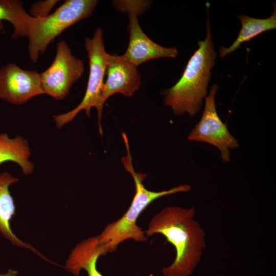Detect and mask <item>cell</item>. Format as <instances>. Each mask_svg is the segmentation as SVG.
Listing matches in <instances>:
<instances>
[{"label": "cell", "mask_w": 276, "mask_h": 276, "mask_svg": "<svg viewBox=\"0 0 276 276\" xmlns=\"http://www.w3.org/2000/svg\"><path fill=\"white\" fill-rule=\"evenodd\" d=\"M97 3L96 0H67L43 18H34L26 12L23 20L29 38L31 60L36 63L56 37L70 27L89 17Z\"/></svg>", "instance_id": "4"}, {"label": "cell", "mask_w": 276, "mask_h": 276, "mask_svg": "<svg viewBox=\"0 0 276 276\" xmlns=\"http://www.w3.org/2000/svg\"><path fill=\"white\" fill-rule=\"evenodd\" d=\"M241 24V28L239 34L229 47H221L219 50V56L225 57L228 54L234 52L240 45L248 41L259 34L276 28V9L274 6L272 14L266 18H256L246 15H238Z\"/></svg>", "instance_id": "13"}, {"label": "cell", "mask_w": 276, "mask_h": 276, "mask_svg": "<svg viewBox=\"0 0 276 276\" xmlns=\"http://www.w3.org/2000/svg\"><path fill=\"white\" fill-rule=\"evenodd\" d=\"M102 96L104 105L109 97L117 93L126 97L132 96L142 84L141 75L137 67L123 55L108 54Z\"/></svg>", "instance_id": "9"}, {"label": "cell", "mask_w": 276, "mask_h": 276, "mask_svg": "<svg viewBox=\"0 0 276 276\" xmlns=\"http://www.w3.org/2000/svg\"><path fill=\"white\" fill-rule=\"evenodd\" d=\"M194 208L169 206L150 221L146 237L160 234L175 250L173 263L162 269L164 276H190L200 262L205 248V233L195 219Z\"/></svg>", "instance_id": "1"}, {"label": "cell", "mask_w": 276, "mask_h": 276, "mask_svg": "<svg viewBox=\"0 0 276 276\" xmlns=\"http://www.w3.org/2000/svg\"><path fill=\"white\" fill-rule=\"evenodd\" d=\"M26 13L22 3L14 0L0 1V31L4 28L3 21L10 22L14 27L12 35L15 39L20 36H26L23 17Z\"/></svg>", "instance_id": "14"}, {"label": "cell", "mask_w": 276, "mask_h": 276, "mask_svg": "<svg viewBox=\"0 0 276 276\" xmlns=\"http://www.w3.org/2000/svg\"><path fill=\"white\" fill-rule=\"evenodd\" d=\"M198 44V49L189 59L179 80L161 92L165 105L177 116L187 113L194 117L199 112L207 94L211 71L216 58L208 21L206 37Z\"/></svg>", "instance_id": "2"}, {"label": "cell", "mask_w": 276, "mask_h": 276, "mask_svg": "<svg viewBox=\"0 0 276 276\" xmlns=\"http://www.w3.org/2000/svg\"><path fill=\"white\" fill-rule=\"evenodd\" d=\"M122 136L126 150V154L121 158L125 170L131 174L135 184V192L132 202L126 212L117 220L108 224L99 235L100 241L106 247L109 253L117 249L124 241L132 239L135 242L147 240L144 231L136 223L141 214L153 201L169 195L188 192L191 186L180 185L167 190L159 192L150 191L146 188L143 181L147 176L145 173L136 172L132 164L129 140L125 132Z\"/></svg>", "instance_id": "3"}, {"label": "cell", "mask_w": 276, "mask_h": 276, "mask_svg": "<svg viewBox=\"0 0 276 276\" xmlns=\"http://www.w3.org/2000/svg\"><path fill=\"white\" fill-rule=\"evenodd\" d=\"M129 24V42L124 56L137 67L141 64L159 58H176L178 55L176 48H166L152 41L141 29L137 16L128 14Z\"/></svg>", "instance_id": "10"}, {"label": "cell", "mask_w": 276, "mask_h": 276, "mask_svg": "<svg viewBox=\"0 0 276 276\" xmlns=\"http://www.w3.org/2000/svg\"><path fill=\"white\" fill-rule=\"evenodd\" d=\"M217 89L216 84L210 88L208 96L205 98L201 118L189 134L188 140L215 146L220 151L222 160L227 163L230 161L229 150L237 148L239 145L217 113L215 101Z\"/></svg>", "instance_id": "7"}, {"label": "cell", "mask_w": 276, "mask_h": 276, "mask_svg": "<svg viewBox=\"0 0 276 276\" xmlns=\"http://www.w3.org/2000/svg\"><path fill=\"white\" fill-rule=\"evenodd\" d=\"M30 148L28 141L17 135L10 137L7 133H0V164L12 162L20 167L25 175L31 174L34 168L30 160Z\"/></svg>", "instance_id": "12"}, {"label": "cell", "mask_w": 276, "mask_h": 276, "mask_svg": "<svg viewBox=\"0 0 276 276\" xmlns=\"http://www.w3.org/2000/svg\"><path fill=\"white\" fill-rule=\"evenodd\" d=\"M58 2L56 0L40 1L33 3L30 8V15L34 18H43L50 14V11Z\"/></svg>", "instance_id": "16"}, {"label": "cell", "mask_w": 276, "mask_h": 276, "mask_svg": "<svg viewBox=\"0 0 276 276\" xmlns=\"http://www.w3.org/2000/svg\"><path fill=\"white\" fill-rule=\"evenodd\" d=\"M84 71L83 61L74 56L66 42L61 40L57 45L53 62L40 73L44 94L57 100L64 99Z\"/></svg>", "instance_id": "6"}, {"label": "cell", "mask_w": 276, "mask_h": 276, "mask_svg": "<svg viewBox=\"0 0 276 276\" xmlns=\"http://www.w3.org/2000/svg\"><path fill=\"white\" fill-rule=\"evenodd\" d=\"M113 7L121 13L135 14L137 16L143 14L149 9L150 1L117 0L112 2Z\"/></svg>", "instance_id": "15"}, {"label": "cell", "mask_w": 276, "mask_h": 276, "mask_svg": "<svg viewBox=\"0 0 276 276\" xmlns=\"http://www.w3.org/2000/svg\"><path fill=\"white\" fill-rule=\"evenodd\" d=\"M84 47L87 54L89 67V76L85 95L81 102L73 109L54 117L56 126L61 128L72 122L81 111L90 116L92 108L98 111L99 131L102 135L101 120L104 104L102 101L104 77L107 63L108 53L106 52L103 38V31L98 28L92 38L85 39Z\"/></svg>", "instance_id": "5"}, {"label": "cell", "mask_w": 276, "mask_h": 276, "mask_svg": "<svg viewBox=\"0 0 276 276\" xmlns=\"http://www.w3.org/2000/svg\"><path fill=\"white\" fill-rule=\"evenodd\" d=\"M18 181L17 177L8 172L0 173V232L13 245L28 248L48 261V259L31 245L18 238L12 231L10 222L15 214V205L9 187Z\"/></svg>", "instance_id": "11"}, {"label": "cell", "mask_w": 276, "mask_h": 276, "mask_svg": "<svg viewBox=\"0 0 276 276\" xmlns=\"http://www.w3.org/2000/svg\"><path fill=\"white\" fill-rule=\"evenodd\" d=\"M18 271L12 269H10L7 273H0V276H17Z\"/></svg>", "instance_id": "18"}, {"label": "cell", "mask_w": 276, "mask_h": 276, "mask_svg": "<svg viewBox=\"0 0 276 276\" xmlns=\"http://www.w3.org/2000/svg\"><path fill=\"white\" fill-rule=\"evenodd\" d=\"M99 257L94 256L85 258L81 263L80 269L85 270L88 276H103L97 268Z\"/></svg>", "instance_id": "17"}, {"label": "cell", "mask_w": 276, "mask_h": 276, "mask_svg": "<svg viewBox=\"0 0 276 276\" xmlns=\"http://www.w3.org/2000/svg\"><path fill=\"white\" fill-rule=\"evenodd\" d=\"M42 94L40 73L23 70L14 63L0 68V99L21 105Z\"/></svg>", "instance_id": "8"}]
</instances>
